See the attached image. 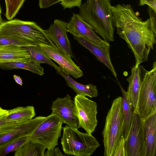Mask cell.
<instances>
[{
  "instance_id": "obj_1",
  "label": "cell",
  "mask_w": 156,
  "mask_h": 156,
  "mask_svg": "<svg viewBox=\"0 0 156 156\" xmlns=\"http://www.w3.org/2000/svg\"><path fill=\"white\" fill-rule=\"evenodd\" d=\"M112 10L116 33L134 54L135 64L147 61L156 43V30L149 18L143 21L129 4H118L112 6Z\"/></svg>"
},
{
  "instance_id": "obj_2",
  "label": "cell",
  "mask_w": 156,
  "mask_h": 156,
  "mask_svg": "<svg viewBox=\"0 0 156 156\" xmlns=\"http://www.w3.org/2000/svg\"><path fill=\"white\" fill-rule=\"evenodd\" d=\"M79 14L107 42L114 40L113 14L110 0H86Z\"/></svg>"
},
{
  "instance_id": "obj_3",
  "label": "cell",
  "mask_w": 156,
  "mask_h": 156,
  "mask_svg": "<svg viewBox=\"0 0 156 156\" xmlns=\"http://www.w3.org/2000/svg\"><path fill=\"white\" fill-rule=\"evenodd\" d=\"M0 36L13 38L28 46L56 47L48 38L44 30L34 22L17 19L3 21L0 24Z\"/></svg>"
},
{
  "instance_id": "obj_4",
  "label": "cell",
  "mask_w": 156,
  "mask_h": 156,
  "mask_svg": "<svg viewBox=\"0 0 156 156\" xmlns=\"http://www.w3.org/2000/svg\"><path fill=\"white\" fill-rule=\"evenodd\" d=\"M124 128L122 97L119 96L113 100L108 112L102 133L104 156H113L121 136H123Z\"/></svg>"
},
{
  "instance_id": "obj_5",
  "label": "cell",
  "mask_w": 156,
  "mask_h": 156,
  "mask_svg": "<svg viewBox=\"0 0 156 156\" xmlns=\"http://www.w3.org/2000/svg\"><path fill=\"white\" fill-rule=\"evenodd\" d=\"M62 129L61 144L63 152L68 155L90 156L100 146L92 134L82 133L77 128L67 125Z\"/></svg>"
},
{
  "instance_id": "obj_6",
  "label": "cell",
  "mask_w": 156,
  "mask_h": 156,
  "mask_svg": "<svg viewBox=\"0 0 156 156\" xmlns=\"http://www.w3.org/2000/svg\"><path fill=\"white\" fill-rule=\"evenodd\" d=\"M134 113L143 119L156 112V62L149 71L145 70Z\"/></svg>"
},
{
  "instance_id": "obj_7",
  "label": "cell",
  "mask_w": 156,
  "mask_h": 156,
  "mask_svg": "<svg viewBox=\"0 0 156 156\" xmlns=\"http://www.w3.org/2000/svg\"><path fill=\"white\" fill-rule=\"evenodd\" d=\"M63 123L58 115L51 113L37 127L30 136V140L42 144L47 150L55 147L61 136Z\"/></svg>"
},
{
  "instance_id": "obj_8",
  "label": "cell",
  "mask_w": 156,
  "mask_h": 156,
  "mask_svg": "<svg viewBox=\"0 0 156 156\" xmlns=\"http://www.w3.org/2000/svg\"><path fill=\"white\" fill-rule=\"evenodd\" d=\"M74 101L78 121L77 128H82L86 133L92 134L98 122L97 103L85 96L77 94L75 96Z\"/></svg>"
},
{
  "instance_id": "obj_9",
  "label": "cell",
  "mask_w": 156,
  "mask_h": 156,
  "mask_svg": "<svg viewBox=\"0 0 156 156\" xmlns=\"http://www.w3.org/2000/svg\"><path fill=\"white\" fill-rule=\"evenodd\" d=\"M126 141L127 156H145V146L141 120L134 113Z\"/></svg>"
},
{
  "instance_id": "obj_10",
  "label": "cell",
  "mask_w": 156,
  "mask_h": 156,
  "mask_svg": "<svg viewBox=\"0 0 156 156\" xmlns=\"http://www.w3.org/2000/svg\"><path fill=\"white\" fill-rule=\"evenodd\" d=\"M68 32L74 36H83L101 46L110 48L108 42L99 37L90 26L79 14L73 13L68 23Z\"/></svg>"
},
{
  "instance_id": "obj_11",
  "label": "cell",
  "mask_w": 156,
  "mask_h": 156,
  "mask_svg": "<svg viewBox=\"0 0 156 156\" xmlns=\"http://www.w3.org/2000/svg\"><path fill=\"white\" fill-rule=\"evenodd\" d=\"M51 109L52 113L60 116L63 123L77 128L78 121L75 103L69 95L67 94L63 98H57L53 101Z\"/></svg>"
},
{
  "instance_id": "obj_12",
  "label": "cell",
  "mask_w": 156,
  "mask_h": 156,
  "mask_svg": "<svg viewBox=\"0 0 156 156\" xmlns=\"http://www.w3.org/2000/svg\"><path fill=\"white\" fill-rule=\"evenodd\" d=\"M68 23L56 19L49 28L44 31L48 38L57 47L65 51L73 58L74 55L71 49L69 41L67 36Z\"/></svg>"
},
{
  "instance_id": "obj_13",
  "label": "cell",
  "mask_w": 156,
  "mask_h": 156,
  "mask_svg": "<svg viewBox=\"0 0 156 156\" xmlns=\"http://www.w3.org/2000/svg\"><path fill=\"white\" fill-rule=\"evenodd\" d=\"M43 52L51 59L55 61L69 75L75 78L83 75V72L72 60L71 57L57 47L40 46Z\"/></svg>"
},
{
  "instance_id": "obj_14",
  "label": "cell",
  "mask_w": 156,
  "mask_h": 156,
  "mask_svg": "<svg viewBox=\"0 0 156 156\" xmlns=\"http://www.w3.org/2000/svg\"><path fill=\"white\" fill-rule=\"evenodd\" d=\"M47 117L39 116L24 123L20 124L12 130L0 135V147L18 138L30 136L38 125Z\"/></svg>"
},
{
  "instance_id": "obj_15",
  "label": "cell",
  "mask_w": 156,
  "mask_h": 156,
  "mask_svg": "<svg viewBox=\"0 0 156 156\" xmlns=\"http://www.w3.org/2000/svg\"><path fill=\"white\" fill-rule=\"evenodd\" d=\"M78 42L93 55L100 62L105 65L117 79V75L111 61L110 48L98 45L87 38L83 36H74Z\"/></svg>"
},
{
  "instance_id": "obj_16",
  "label": "cell",
  "mask_w": 156,
  "mask_h": 156,
  "mask_svg": "<svg viewBox=\"0 0 156 156\" xmlns=\"http://www.w3.org/2000/svg\"><path fill=\"white\" fill-rule=\"evenodd\" d=\"M141 120L145 146V156H156V112Z\"/></svg>"
},
{
  "instance_id": "obj_17",
  "label": "cell",
  "mask_w": 156,
  "mask_h": 156,
  "mask_svg": "<svg viewBox=\"0 0 156 156\" xmlns=\"http://www.w3.org/2000/svg\"><path fill=\"white\" fill-rule=\"evenodd\" d=\"M141 66L135 64L131 68L130 76L126 79L128 83L126 92L133 111L136 107L141 82Z\"/></svg>"
},
{
  "instance_id": "obj_18",
  "label": "cell",
  "mask_w": 156,
  "mask_h": 156,
  "mask_svg": "<svg viewBox=\"0 0 156 156\" xmlns=\"http://www.w3.org/2000/svg\"><path fill=\"white\" fill-rule=\"evenodd\" d=\"M58 69L56 70L57 73L64 78L67 85L76 94L88 96L92 98L98 96V93L96 86L91 84L83 85L75 80L61 66H59Z\"/></svg>"
},
{
  "instance_id": "obj_19",
  "label": "cell",
  "mask_w": 156,
  "mask_h": 156,
  "mask_svg": "<svg viewBox=\"0 0 156 156\" xmlns=\"http://www.w3.org/2000/svg\"><path fill=\"white\" fill-rule=\"evenodd\" d=\"M30 61L28 51L22 47L9 45L0 46V62Z\"/></svg>"
},
{
  "instance_id": "obj_20",
  "label": "cell",
  "mask_w": 156,
  "mask_h": 156,
  "mask_svg": "<svg viewBox=\"0 0 156 156\" xmlns=\"http://www.w3.org/2000/svg\"><path fill=\"white\" fill-rule=\"evenodd\" d=\"M35 115L34 107L27 106L18 107L9 110L5 118L7 121L21 124L31 120Z\"/></svg>"
},
{
  "instance_id": "obj_21",
  "label": "cell",
  "mask_w": 156,
  "mask_h": 156,
  "mask_svg": "<svg viewBox=\"0 0 156 156\" xmlns=\"http://www.w3.org/2000/svg\"><path fill=\"white\" fill-rule=\"evenodd\" d=\"M0 68L5 69H19L28 70L39 75L44 74V69L40 64L30 61H10L0 62Z\"/></svg>"
},
{
  "instance_id": "obj_22",
  "label": "cell",
  "mask_w": 156,
  "mask_h": 156,
  "mask_svg": "<svg viewBox=\"0 0 156 156\" xmlns=\"http://www.w3.org/2000/svg\"><path fill=\"white\" fill-rule=\"evenodd\" d=\"M122 94V106L125 120V128L123 134L124 137H127L134 115V111L131 106L127 93L119 84Z\"/></svg>"
},
{
  "instance_id": "obj_23",
  "label": "cell",
  "mask_w": 156,
  "mask_h": 156,
  "mask_svg": "<svg viewBox=\"0 0 156 156\" xmlns=\"http://www.w3.org/2000/svg\"><path fill=\"white\" fill-rule=\"evenodd\" d=\"M46 148L39 143L29 140L15 151L14 156H44Z\"/></svg>"
},
{
  "instance_id": "obj_24",
  "label": "cell",
  "mask_w": 156,
  "mask_h": 156,
  "mask_svg": "<svg viewBox=\"0 0 156 156\" xmlns=\"http://www.w3.org/2000/svg\"><path fill=\"white\" fill-rule=\"evenodd\" d=\"M22 47L30 53V61L39 64L46 63L54 68L56 70L58 69L59 67L43 52L40 45L30 46Z\"/></svg>"
},
{
  "instance_id": "obj_25",
  "label": "cell",
  "mask_w": 156,
  "mask_h": 156,
  "mask_svg": "<svg viewBox=\"0 0 156 156\" xmlns=\"http://www.w3.org/2000/svg\"><path fill=\"white\" fill-rule=\"evenodd\" d=\"M30 140V136H23L14 140L0 147V156H5L15 151Z\"/></svg>"
},
{
  "instance_id": "obj_26",
  "label": "cell",
  "mask_w": 156,
  "mask_h": 156,
  "mask_svg": "<svg viewBox=\"0 0 156 156\" xmlns=\"http://www.w3.org/2000/svg\"><path fill=\"white\" fill-rule=\"evenodd\" d=\"M6 5L5 16L8 20H12L18 13L25 0H5Z\"/></svg>"
},
{
  "instance_id": "obj_27",
  "label": "cell",
  "mask_w": 156,
  "mask_h": 156,
  "mask_svg": "<svg viewBox=\"0 0 156 156\" xmlns=\"http://www.w3.org/2000/svg\"><path fill=\"white\" fill-rule=\"evenodd\" d=\"M5 116L0 118V135L12 130L20 124L7 121L5 118Z\"/></svg>"
},
{
  "instance_id": "obj_28",
  "label": "cell",
  "mask_w": 156,
  "mask_h": 156,
  "mask_svg": "<svg viewBox=\"0 0 156 156\" xmlns=\"http://www.w3.org/2000/svg\"><path fill=\"white\" fill-rule=\"evenodd\" d=\"M12 45L22 47L28 46L26 43L12 38L0 36V46Z\"/></svg>"
},
{
  "instance_id": "obj_29",
  "label": "cell",
  "mask_w": 156,
  "mask_h": 156,
  "mask_svg": "<svg viewBox=\"0 0 156 156\" xmlns=\"http://www.w3.org/2000/svg\"><path fill=\"white\" fill-rule=\"evenodd\" d=\"M126 141V139L123 136H122L114 151L113 156H127Z\"/></svg>"
},
{
  "instance_id": "obj_30",
  "label": "cell",
  "mask_w": 156,
  "mask_h": 156,
  "mask_svg": "<svg viewBox=\"0 0 156 156\" xmlns=\"http://www.w3.org/2000/svg\"><path fill=\"white\" fill-rule=\"evenodd\" d=\"M82 0H62L60 4L64 9H72L75 7L80 8Z\"/></svg>"
},
{
  "instance_id": "obj_31",
  "label": "cell",
  "mask_w": 156,
  "mask_h": 156,
  "mask_svg": "<svg viewBox=\"0 0 156 156\" xmlns=\"http://www.w3.org/2000/svg\"><path fill=\"white\" fill-rule=\"evenodd\" d=\"M62 0H39V6L41 9L46 8L56 4Z\"/></svg>"
},
{
  "instance_id": "obj_32",
  "label": "cell",
  "mask_w": 156,
  "mask_h": 156,
  "mask_svg": "<svg viewBox=\"0 0 156 156\" xmlns=\"http://www.w3.org/2000/svg\"><path fill=\"white\" fill-rule=\"evenodd\" d=\"M65 156L62 154L58 147H55L52 149L48 150L45 152L44 156Z\"/></svg>"
},
{
  "instance_id": "obj_33",
  "label": "cell",
  "mask_w": 156,
  "mask_h": 156,
  "mask_svg": "<svg viewBox=\"0 0 156 156\" xmlns=\"http://www.w3.org/2000/svg\"><path fill=\"white\" fill-rule=\"evenodd\" d=\"M139 5H147L156 12V0H139Z\"/></svg>"
},
{
  "instance_id": "obj_34",
  "label": "cell",
  "mask_w": 156,
  "mask_h": 156,
  "mask_svg": "<svg viewBox=\"0 0 156 156\" xmlns=\"http://www.w3.org/2000/svg\"><path fill=\"white\" fill-rule=\"evenodd\" d=\"M148 12L149 19L154 28L156 30V12H155L150 7H148Z\"/></svg>"
},
{
  "instance_id": "obj_35",
  "label": "cell",
  "mask_w": 156,
  "mask_h": 156,
  "mask_svg": "<svg viewBox=\"0 0 156 156\" xmlns=\"http://www.w3.org/2000/svg\"><path fill=\"white\" fill-rule=\"evenodd\" d=\"M13 78L16 82L18 84L22 86L23 85L22 80L21 78L18 76L14 75L13 76Z\"/></svg>"
},
{
  "instance_id": "obj_36",
  "label": "cell",
  "mask_w": 156,
  "mask_h": 156,
  "mask_svg": "<svg viewBox=\"0 0 156 156\" xmlns=\"http://www.w3.org/2000/svg\"><path fill=\"white\" fill-rule=\"evenodd\" d=\"M8 112L9 110L3 109L0 107V118L6 115Z\"/></svg>"
},
{
  "instance_id": "obj_37",
  "label": "cell",
  "mask_w": 156,
  "mask_h": 156,
  "mask_svg": "<svg viewBox=\"0 0 156 156\" xmlns=\"http://www.w3.org/2000/svg\"><path fill=\"white\" fill-rule=\"evenodd\" d=\"M2 12V9L1 8V5H0V20L3 21L2 20V18L1 15V13Z\"/></svg>"
},
{
  "instance_id": "obj_38",
  "label": "cell",
  "mask_w": 156,
  "mask_h": 156,
  "mask_svg": "<svg viewBox=\"0 0 156 156\" xmlns=\"http://www.w3.org/2000/svg\"><path fill=\"white\" fill-rule=\"evenodd\" d=\"M3 21H1L0 20V23H1L2 22H3Z\"/></svg>"
}]
</instances>
